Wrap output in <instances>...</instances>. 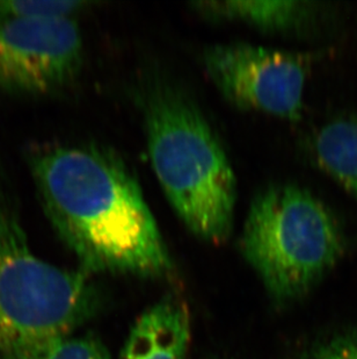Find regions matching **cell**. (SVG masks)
I'll use <instances>...</instances> for the list:
<instances>
[{
  "instance_id": "obj_4",
  "label": "cell",
  "mask_w": 357,
  "mask_h": 359,
  "mask_svg": "<svg viewBox=\"0 0 357 359\" xmlns=\"http://www.w3.org/2000/svg\"><path fill=\"white\" fill-rule=\"evenodd\" d=\"M97 300L88 273L37 257L17 212L0 200V359H29L70 337Z\"/></svg>"
},
{
  "instance_id": "obj_9",
  "label": "cell",
  "mask_w": 357,
  "mask_h": 359,
  "mask_svg": "<svg viewBox=\"0 0 357 359\" xmlns=\"http://www.w3.org/2000/svg\"><path fill=\"white\" fill-rule=\"evenodd\" d=\"M317 165L357 199V119L340 116L321 126L311 140Z\"/></svg>"
},
{
  "instance_id": "obj_1",
  "label": "cell",
  "mask_w": 357,
  "mask_h": 359,
  "mask_svg": "<svg viewBox=\"0 0 357 359\" xmlns=\"http://www.w3.org/2000/svg\"><path fill=\"white\" fill-rule=\"evenodd\" d=\"M46 215L83 272L162 277L165 241L132 170L98 146L55 147L31 157Z\"/></svg>"
},
{
  "instance_id": "obj_10",
  "label": "cell",
  "mask_w": 357,
  "mask_h": 359,
  "mask_svg": "<svg viewBox=\"0 0 357 359\" xmlns=\"http://www.w3.org/2000/svg\"><path fill=\"white\" fill-rule=\"evenodd\" d=\"M88 5L78 0H0V18H74Z\"/></svg>"
},
{
  "instance_id": "obj_11",
  "label": "cell",
  "mask_w": 357,
  "mask_h": 359,
  "mask_svg": "<svg viewBox=\"0 0 357 359\" xmlns=\"http://www.w3.org/2000/svg\"><path fill=\"white\" fill-rule=\"evenodd\" d=\"M29 359H111L106 346L93 336L66 337Z\"/></svg>"
},
{
  "instance_id": "obj_5",
  "label": "cell",
  "mask_w": 357,
  "mask_h": 359,
  "mask_svg": "<svg viewBox=\"0 0 357 359\" xmlns=\"http://www.w3.org/2000/svg\"><path fill=\"white\" fill-rule=\"evenodd\" d=\"M203 65L216 88L236 107L300 119L307 76L303 55L236 42L206 48Z\"/></svg>"
},
{
  "instance_id": "obj_2",
  "label": "cell",
  "mask_w": 357,
  "mask_h": 359,
  "mask_svg": "<svg viewBox=\"0 0 357 359\" xmlns=\"http://www.w3.org/2000/svg\"><path fill=\"white\" fill-rule=\"evenodd\" d=\"M139 102L148 155L166 197L192 234L225 242L237 180L213 126L192 97L169 81L148 83Z\"/></svg>"
},
{
  "instance_id": "obj_3",
  "label": "cell",
  "mask_w": 357,
  "mask_h": 359,
  "mask_svg": "<svg viewBox=\"0 0 357 359\" xmlns=\"http://www.w3.org/2000/svg\"><path fill=\"white\" fill-rule=\"evenodd\" d=\"M240 248L279 302L303 298L346 251L340 222L319 198L293 184H273L256 194Z\"/></svg>"
},
{
  "instance_id": "obj_8",
  "label": "cell",
  "mask_w": 357,
  "mask_h": 359,
  "mask_svg": "<svg viewBox=\"0 0 357 359\" xmlns=\"http://www.w3.org/2000/svg\"><path fill=\"white\" fill-rule=\"evenodd\" d=\"M190 318L185 302L166 297L132 327L120 359H186Z\"/></svg>"
},
{
  "instance_id": "obj_12",
  "label": "cell",
  "mask_w": 357,
  "mask_h": 359,
  "mask_svg": "<svg viewBox=\"0 0 357 359\" xmlns=\"http://www.w3.org/2000/svg\"><path fill=\"white\" fill-rule=\"evenodd\" d=\"M300 359H357V334L334 336L314 346Z\"/></svg>"
},
{
  "instance_id": "obj_7",
  "label": "cell",
  "mask_w": 357,
  "mask_h": 359,
  "mask_svg": "<svg viewBox=\"0 0 357 359\" xmlns=\"http://www.w3.org/2000/svg\"><path fill=\"white\" fill-rule=\"evenodd\" d=\"M194 10L213 19L241 21L273 34H312L330 21L327 3L310 0L197 1Z\"/></svg>"
},
{
  "instance_id": "obj_6",
  "label": "cell",
  "mask_w": 357,
  "mask_h": 359,
  "mask_svg": "<svg viewBox=\"0 0 357 359\" xmlns=\"http://www.w3.org/2000/svg\"><path fill=\"white\" fill-rule=\"evenodd\" d=\"M84 42L74 18H0V91L41 95L76 81Z\"/></svg>"
}]
</instances>
